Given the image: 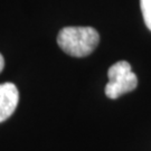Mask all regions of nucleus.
<instances>
[{"mask_svg": "<svg viewBox=\"0 0 151 151\" xmlns=\"http://www.w3.org/2000/svg\"><path fill=\"white\" fill-rule=\"evenodd\" d=\"M99 42L100 35L92 27H65L57 36L60 49L73 57H85L92 54Z\"/></svg>", "mask_w": 151, "mask_h": 151, "instance_id": "1", "label": "nucleus"}, {"mask_svg": "<svg viewBox=\"0 0 151 151\" xmlns=\"http://www.w3.org/2000/svg\"><path fill=\"white\" fill-rule=\"evenodd\" d=\"M109 82L105 86V95L109 99H118L128 92L133 91L138 85V78L125 60L113 64L108 72Z\"/></svg>", "mask_w": 151, "mask_h": 151, "instance_id": "2", "label": "nucleus"}, {"mask_svg": "<svg viewBox=\"0 0 151 151\" xmlns=\"http://www.w3.org/2000/svg\"><path fill=\"white\" fill-rule=\"evenodd\" d=\"M19 101V93L15 84H0V123L10 118Z\"/></svg>", "mask_w": 151, "mask_h": 151, "instance_id": "3", "label": "nucleus"}, {"mask_svg": "<svg viewBox=\"0 0 151 151\" xmlns=\"http://www.w3.org/2000/svg\"><path fill=\"white\" fill-rule=\"evenodd\" d=\"M140 7L146 26L151 30V0H140Z\"/></svg>", "mask_w": 151, "mask_h": 151, "instance_id": "4", "label": "nucleus"}, {"mask_svg": "<svg viewBox=\"0 0 151 151\" xmlns=\"http://www.w3.org/2000/svg\"><path fill=\"white\" fill-rule=\"evenodd\" d=\"M4 67H5V60H4L2 55L0 54V73L2 72V70H4Z\"/></svg>", "mask_w": 151, "mask_h": 151, "instance_id": "5", "label": "nucleus"}]
</instances>
